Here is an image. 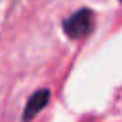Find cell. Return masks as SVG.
<instances>
[{
	"mask_svg": "<svg viewBox=\"0 0 122 122\" xmlns=\"http://www.w3.org/2000/svg\"><path fill=\"white\" fill-rule=\"evenodd\" d=\"M50 97H51V92L48 89H41V90L34 92L30 96V99L27 101V106L23 110V122H30L32 119H36V115H39L44 110Z\"/></svg>",
	"mask_w": 122,
	"mask_h": 122,
	"instance_id": "2",
	"label": "cell"
},
{
	"mask_svg": "<svg viewBox=\"0 0 122 122\" xmlns=\"http://www.w3.org/2000/svg\"><path fill=\"white\" fill-rule=\"evenodd\" d=\"M119 2H120V4H122V0H119Z\"/></svg>",
	"mask_w": 122,
	"mask_h": 122,
	"instance_id": "3",
	"label": "cell"
},
{
	"mask_svg": "<svg viewBox=\"0 0 122 122\" xmlns=\"http://www.w3.org/2000/svg\"><path fill=\"white\" fill-rule=\"evenodd\" d=\"M62 28L71 39H83L94 28V12L83 7V9L73 12L69 18H66L62 21Z\"/></svg>",
	"mask_w": 122,
	"mask_h": 122,
	"instance_id": "1",
	"label": "cell"
}]
</instances>
